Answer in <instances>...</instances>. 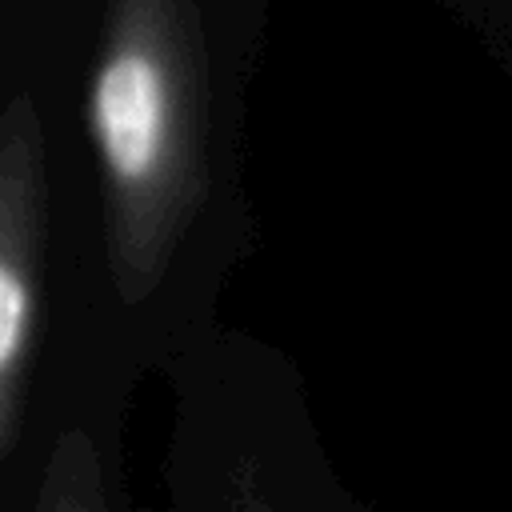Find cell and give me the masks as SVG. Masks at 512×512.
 Listing matches in <instances>:
<instances>
[{"label":"cell","mask_w":512,"mask_h":512,"mask_svg":"<svg viewBox=\"0 0 512 512\" xmlns=\"http://www.w3.org/2000/svg\"><path fill=\"white\" fill-rule=\"evenodd\" d=\"M44 140L36 108L16 92L0 120V456L24 432L44 280Z\"/></svg>","instance_id":"7a4b0ae2"},{"label":"cell","mask_w":512,"mask_h":512,"mask_svg":"<svg viewBox=\"0 0 512 512\" xmlns=\"http://www.w3.org/2000/svg\"><path fill=\"white\" fill-rule=\"evenodd\" d=\"M36 512H108L104 480H100V456L92 440L72 428L52 444Z\"/></svg>","instance_id":"3957f363"},{"label":"cell","mask_w":512,"mask_h":512,"mask_svg":"<svg viewBox=\"0 0 512 512\" xmlns=\"http://www.w3.org/2000/svg\"><path fill=\"white\" fill-rule=\"evenodd\" d=\"M232 512H268V508H264V504H260L252 492H244V496L236 500V508H232Z\"/></svg>","instance_id":"277c9868"},{"label":"cell","mask_w":512,"mask_h":512,"mask_svg":"<svg viewBox=\"0 0 512 512\" xmlns=\"http://www.w3.org/2000/svg\"><path fill=\"white\" fill-rule=\"evenodd\" d=\"M204 36L196 0H112L88 80L108 264L124 304L164 280L204 200Z\"/></svg>","instance_id":"6da1fadb"}]
</instances>
